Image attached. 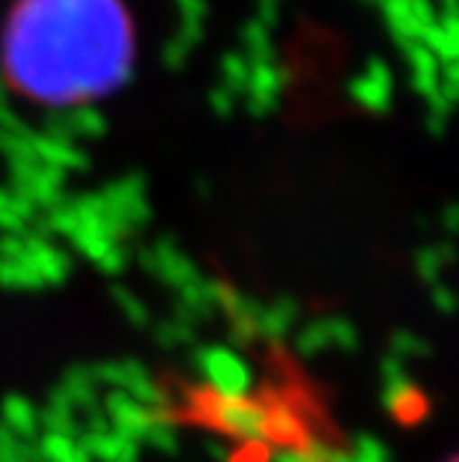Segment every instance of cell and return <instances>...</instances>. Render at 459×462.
Instances as JSON below:
<instances>
[{
	"label": "cell",
	"instance_id": "6da1fadb",
	"mask_svg": "<svg viewBox=\"0 0 459 462\" xmlns=\"http://www.w3.org/2000/svg\"><path fill=\"white\" fill-rule=\"evenodd\" d=\"M138 33L125 0H13L0 27V72L42 107H78L132 78Z\"/></svg>",
	"mask_w": 459,
	"mask_h": 462
},
{
	"label": "cell",
	"instance_id": "7a4b0ae2",
	"mask_svg": "<svg viewBox=\"0 0 459 462\" xmlns=\"http://www.w3.org/2000/svg\"><path fill=\"white\" fill-rule=\"evenodd\" d=\"M207 373L215 385L221 388V394L239 397V391L248 385V370L242 367L239 358H233L230 352H215L207 358Z\"/></svg>",
	"mask_w": 459,
	"mask_h": 462
},
{
	"label": "cell",
	"instance_id": "3957f363",
	"mask_svg": "<svg viewBox=\"0 0 459 462\" xmlns=\"http://www.w3.org/2000/svg\"><path fill=\"white\" fill-rule=\"evenodd\" d=\"M451 462H454V459H451Z\"/></svg>",
	"mask_w": 459,
	"mask_h": 462
}]
</instances>
